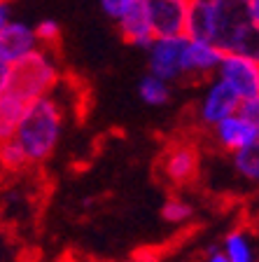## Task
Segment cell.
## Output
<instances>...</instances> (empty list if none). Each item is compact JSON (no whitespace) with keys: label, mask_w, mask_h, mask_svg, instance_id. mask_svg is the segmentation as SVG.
I'll return each instance as SVG.
<instances>
[{"label":"cell","mask_w":259,"mask_h":262,"mask_svg":"<svg viewBox=\"0 0 259 262\" xmlns=\"http://www.w3.org/2000/svg\"><path fill=\"white\" fill-rule=\"evenodd\" d=\"M250 223H252V227L259 232V204L252 208V213H250Z\"/></svg>","instance_id":"27"},{"label":"cell","mask_w":259,"mask_h":262,"mask_svg":"<svg viewBox=\"0 0 259 262\" xmlns=\"http://www.w3.org/2000/svg\"><path fill=\"white\" fill-rule=\"evenodd\" d=\"M14 16H12V3L10 0H0V31L12 21Z\"/></svg>","instance_id":"24"},{"label":"cell","mask_w":259,"mask_h":262,"mask_svg":"<svg viewBox=\"0 0 259 262\" xmlns=\"http://www.w3.org/2000/svg\"><path fill=\"white\" fill-rule=\"evenodd\" d=\"M248 0H189L184 35L208 40L222 52H236L250 31Z\"/></svg>","instance_id":"1"},{"label":"cell","mask_w":259,"mask_h":262,"mask_svg":"<svg viewBox=\"0 0 259 262\" xmlns=\"http://www.w3.org/2000/svg\"><path fill=\"white\" fill-rule=\"evenodd\" d=\"M10 73H12V63L0 59V94H5L7 87H10Z\"/></svg>","instance_id":"23"},{"label":"cell","mask_w":259,"mask_h":262,"mask_svg":"<svg viewBox=\"0 0 259 262\" xmlns=\"http://www.w3.org/2000/svg\"><path fill=\"white\" fill-rule=\"evenodd\" d=\"M184 3H189V0H184Z\"/></svg>","instance_id":"28"},{"label":"cell","mask_w":259,"mask_h":262,"mask_svg":"<svg viewBox=\"0 0 259 262\" xmlns=\"http://www.w3.org/2000/svg\"><path fill=\"white\" fill-rule=\"evenodd\" d=\"M205 262H229V260H227V255H224L222 248H213V251L205 255Z\"/></svg>","instance_id":"26"},{"label":"cell","mask_w":259,"mask_h":262,"mask_svg":"<svg viewBox=\"0 0 259 262\" xmlns=\"http://www.w3.org/2000/svg\"><path fill=\"white\" fill-rule=\"evenodd\" d=\"M184 45L187 35H168L154 38L147 52V71L166 82H175L184 77Z\"/></svg>","instance_id":"6"},{"label":"cell","mask_w":259,"mask_h":262,"mask_svg":"<svg viewBox=\"0 0 259 262\" xmlns=\"http://www.w3.org/2000/svg\"><path fill=\"white\" fill-rule=\"evenodd\" d=\"M231 164L238 178H243L245 183L259 187V136L245 147L231 152Z\"/></svg>","instance_id":"13"},{"label":"cell","mask_w":259,"mask_h":262,"mask_svg":"<svg viewBox=\"0 0 259 262\" xmlns=\"http://www.w3.org/2000/svg\"><path fill=\"white\" fill-rule=\"evenodd\" d=\"M114 21H117L119 35L124 38V42L133 45V47L147 49L152 40L157 38L154 28H152V21H150V14H147L145 0H135L133 5L122 12Z\"/></svg>","instance_id":"11"},{"label":"cell","mask_w":259,"mask_h":262,"mask_svg":"<svg viewBox=\"0 0 259 262\" xmlns=\"http://www.w3.org/2000/svg\"><path fill=\"white\" fill-rule=\"evenodd\" d=\"M222 251L229 262H259L254 244L245 229H231L222 241Z\"/></svg>","instance_id":"15"},{"label":"cell","mask_w":259,"mask_h":262,"mask_svg":"<svg viewBox=\"0 0 259 262\" xmlns=\"http://www.w3.org/2000/svg\"><path fill=\"white\" fill-rule=\"evenodd\" d=\"M213 129V141L222 152H236L248 143H252L259 136V126H254L250 120H245L241 113H231L224 120H220Z\"/></svg>","instance_id":"8"},{"label":"cell","mask_w":259,"mask_h":262,"mask_svg":"<svg viewBox=\"0 0 259 262\" xmlns=\"http://www.w3.org/2000/svg\"><path fill=\"white\" fill-rule=\"evenodd\" d=\"M222 54L224 52L208 40L187 38V45H184V77H192V80L215 77Z\"/></svg>","instance_id":"10"},{"label":"cell","mask_w":259,"mask_h":262,"mask_svg":"<svg viewBox=\"0 0 259 262\" xmlns=\"http://www.w3.org/2000/svg\"><path fill=\"white\" fill-rule=\"evenodd\" d=\"M63 126L65 105L61 98L54 96V92L26 103L23 117L16 126L14 141L26 155L28 166L44 164L56 152L61 136H63Z\"/></svg>","instance_id":"2"},{"label":"cell","mask_w":259,"mask_h":262,"mask_svg":"<svg viewBox=\"0 0 259 262\" xmlns=\"http://www.w3.org/2000/svg\"><path fill=\"white\" fill-rule=\"evenodd\" d=\"M33 31H35V38H38L40 47L52 49L61 40V26H59V21H54V19H42L38 26H33Z\"/></svg>","instance_id":"19"},{"label":"cell","mask_w":259,"mask_h":262,"mask_svg":"<svg viewBox=\"0 0 259 262\" xmlns=\"http://www.w3.org/2000/svg\"><path fill=\"white\" fill-rule=\"evenodd\" d=\"M145 7L157 38L184 35V19H187L184 0H145Z\"/></svg>","instance_id":"9"},{"label":"cell","mask_w":259,"mask_h":262,"mask_svg":"<svg viewBox=\"0 0 259 262\" xmlns=\"http://www.w3.org/2000/svg\"><path fill=\"white\" fill-rule=\"evenodd\" d=\"M248 16H250V26L259 31V0H248Z\"/></svg>","instance_id":"25"},{"label":"cell","mask_w":259,"mask_h":262,"mask_svg":"<svg viewBox=\"0 0 259 262\" xmlns=\"http://www.w3.org/2000/svg\"><path fill=\"white\" fill-rule=\"evenodd\" d=\"M236 52H243V54H248V56H252V59L259 61V31L257 28H250V31L245 33V38L241 40Z\"/></svg>","instance_id":"21"},{"label":"cell","mask_w":259,"mask_h":262,"mask_svg":"<svg viewBox=\"0 0 259 262\" xmlns=\"http://www.w3.org/2000/svg\"><path fill=\"white\" fill-rule=\"evenodd\" d=\"M28 166V159L23 155V150L19 147V143L14 138L0 143V169L5 171H21Z\"/></svg>","instance_id":"18"},{"label":"cell","mask_w":259,"mask_h":262,"mask_svg":"<svg viewBox=\"0 0 259 262\" xmlns=\"http://www.w3.org/2000/svg\"><path fill=\"white\" fill-rule=\"evenodd\" d=\"M236 113H241L245 120H250L254 126H259V96L241 98V101H238V110H236Z\"/></svg>","instance_id":"20"},{"label":"cell","mask_w":259,"mask_h":262,"mask_svg":"<svg viewBox=\"0 0 259 262\" xmlns=\"http://www.w3.org/2000/svg\"><path fill=\"white\" fill-rule=\"evenodd\" d=\"M133 3L135 0H101V7H103V12H105L110 19H117V16L122 14L124 10H129Z\"/></svg>","instance_id":"22"},{"label":"cell","mask_w":259,"mask_h":262,"mask_svg":"<svg viewBox=\"0 0 259 262\" xmlns=\"http://www.w3.org/2000/svg\"><path fill=\"white\" fill-rule=\"evenodd\" d=\"M215 77H220L238 98L259 96V61L243 52H224Z\"/></svg>","instance_id":"5"},{"label":"cell","mask_w":259,"mask_h":262,"mask_svg":"<svg viewBox=\"0 0 259 262\" xmlns=\"http://www.w3.org/2000/svg\"><path fill=\"white\" fill-rule=\"evenodd\" d=\"M238 101H241V98H238L220 77H213L199 98L196 120H199L201 126H208V129H210V126H215L220 120H224L227 115L236 113Z\"/></svg>","instance_id":"7"},{"label":"cell","mask_w":259,"mask_h":262,"mask_svg":"<svg viewBox=\"0 0 259 262\" xmlns=\"http://www.w3.org/2000/svg\"><path fill=\"white\" fill-rule=\"evenodd\" d=\"M159 173L173 187L192 185L201 173V152L192 141H173L159 159Z\"/></svg>","instance_id":"4"},{"label":"cell","mask_w":259,"mask_h":262,"mask_svg":"<svg viewBox=\"0 0 259 262\" xmlns=\"http://www.w3.org/2000/svg\"><path fill=\"white\" fill-rule=\"evenodd\" d=\"M61 82V68L54 52L49 47H38L31 54L12 63L10 87L7 92L21 98L23 103H31L40 96L56 92Z\"/></svg>","instance_id":"3"},{"label":"cell","mask_w":259,"mask_h":262,"mask_svg":"<svg viewBox=\"0 0 259 262\" xmlns=\"http://www.w3.org/2000/svg\"><path fill=\"white\" fill-rule=\"evenodd\" d=\"M171 82L161 80V77L147 73L145 77L138 84V96H140L143 103L152 105V108H159V105H166L171 101Z\"/></svg>","instance_id":"16"},{"label":"cell","mask_w":259,"mask_h":262,"mask_svg":"<svg viewBox=\"0 0 259 262\" xmlns=\"http://www.w3.org/2000/svg\"><path fill=\"white\" fill-rule=\"evenodd\" d=\"M23 110H26V103L21 98H16L10 92L0 94V143L14 138L16 126L23 117Z\"/></svg>","instance_id":"14"},{"label":"cell","mask_w":259,"mask_h":262,"mask_svg":"<svg viewBox=\"0 0 259 262\" xmlns=\"http://www.w3.org/2000/svg\"><path fill=\"white\" fill-rule=\"evenodd\" d=\"M161 215H163V220L171 223V225H184L192 215H194V206H192L187 199H182V196L173 194V196H168L166 202H163Z\"/></svg>","instance_id":"17"},{"label":"cell","mask_w":259,"mask_h":262,"mask_svg":"<svg viewBox=\"0 0 259 262\" xmlns=\"http://www.w3.org/2000/svg\"><path fill=\"white\" fill-rule=\"evenodd\" d=\"M40 42L35 38L33 26L23 21L12 19L3 31H0V59H5L7 63H16L26 54H31L33 49H38Z\"/></svg>","instance_id":"12"}]
</instances>
